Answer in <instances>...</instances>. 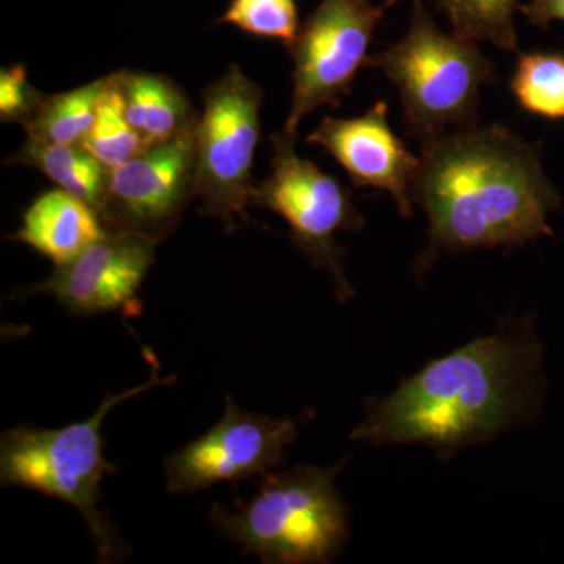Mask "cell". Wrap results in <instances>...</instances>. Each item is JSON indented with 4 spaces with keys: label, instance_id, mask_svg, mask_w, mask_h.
<instances>
[{
    "label": "cell",
    "instance_id": "1",
    "mask_svg": "<svg viewBox=\"0 0 564 564\" xmlns=\"http://www.w3.org/2000/svg\"><path fill=\"white\" fill-rule=\"evenodd\" d=\"M413 199L429 217L423 261L552 236L549 217L562 206L538 144L500 124L423 140Z\"/></svg>",
    "mask_w": 564,
    "mask_h": 564
},
{
    "label": "cell",
    "instance_id": "2",
    "mask_svg": "<svg viewBox=\"0 0 564 564\" xmlns=\"http://www.w3.org/2000/svg\"><path fill=\"white\" fill-rule=\"evenodd\" d=\"M540 361L533 334L477 337L370 400L350 437L369 445L421 444L441 455L486 443L532 413Z\"/></svg>",
    "mask_w": 564,
    "mask_h": 564
},
{
    "label": "cell",
    "instance_id": "3",
    "mask_svg": "<svg viewBox=\"0 0 564 564\" xmlns=\"http://www.w3.org/2000/svg\"><path fill=\"white\" fill-rule=\"evenodd\" d=\"M173 380L159 378L154 370L150 380L137 388L107 393L87 421L57 430L32 425L9 430L0 443V484L32 489L76 508L90 530L99 558L120 560L128 547L109 516L99 510L101 481L107 474L117 473L104 456L102 423L118 404Z\"/></svg>",
    "mask_w": 564,
    "mask_h": 564
},
{
    "label": "cell",
    "instance_id": "4",
    "mask_svg": "<svg viewBox=\"0 0 564 564\" xmlns=\"http://www.w3.org/2000/svg\"><path fill=\"white\" fill-rule=\"evenodd\" d=\"M339 467L299 466L263 477L234 510L215 503L212 524L262 563L323 564L340 554L348 514L336 486Z\"/></svg>",
    "mask_w": 564,
    "mask_h": 564
},
{
    "label": "cell",
    "instance_id": "5",
    "mask_svg": "<svg viewBox=\"0 0 564 564\" xmlns=\"http://www.w3.org/2000/svg\"><path fill=\"white\" fill-rule=\"evenodd\" d=\"M369 66L392 82L406 128L423 140L473 126L481 87L494 77V63L477 41L445 33L423 0H413L402 40L372 55Z\"/></svg>",
    "mask_w": 564,
    "mask_h": 564
},
{
    "label": "cell",
    "instance_id": "6",
    "mask_svg": "<svg viewBox=\"0 0 564 564\" xmlns=\"http://www.w3.org/2000/svg\"><path fill=\"white\" fill-rule=\"evenodd\" d=\"M263 93L239 66L203 91L195 128V198L203 214L226 231L236 229L252 206V165L261 141Z\"/></svg>",
    "mask_w": 564,
    "mask_h": 564
},
{
    "label": "cell",
    "instance_id": "7",
    "mask_svg": "<svg viewBox=\"0 0 564 564\" xmlns=\"http://www.w3.org/2000/svg\"><path fill=\"white\" fill-rule=\"evenodd\" d=\"M295 144L296 137L274 133L272 172L256 185L251 204L288 221L293 245L333 278L334 293L347 302L355 289L345 273L337 234L359 231L364 218L352 204L351 193L314 162L300 158Z\"/></svg>",
    "mask_w": 564,
    "mask_h": 564
},
{
    "label": "cell",
    "instance_id": "8",
    "mask_svg": "<svg viewBox=\"0 0 564 564\" xmlns=\"http://www.w3.org/2000/svg\"><path fill=\"white\" fill-rule=\"evenodd\" d=\"M403 0H321L288 46L293 62L292 106L284 131L299 135L304 117L323 106L339 107L364 66L386 13Z\"/></svg>",
    "mask_w": 564,
    "mask_h": 564
},
{
    "label": "cell",
    "instance_id": "9",
    "mask_svg": "<svg viewBox=\"0 0 564 564\" xmlns=\"http://www.w3.org/2000/svg\"><path fill=\"white\" fill-rule=\"evenodd\" d=\"M195 128L111 170L99 209L106 231L161 243L177 228L195 198Z\"/></svg>",
    "mask_w": 564,
    "mask_h": 564
},
{
    "label": "cell",
    "instance_id": "10",
    "mask_svg": "<svg viewBox=\"0 0 564 564\" xmlns=\"http://www.w3.org/2000/svg\"><path fill=\"white\" fill-rule=\"evenodd\" d=\"M296 436L299 429L292 419L248 413L228 395L220 422L166 458V489L193 494L265 475L284 459Z\"/></svg>",
    "mask_w": 564,
    "mask_h": 564
},
{
    "label": "cell",
    "instance_id": "11",
    "mask_svg": "<svg viewBox=\"0 0 564 564\" xmlns=\"http://www.w3.org/2000/svg\"><path fill=\"white\" fill-rule=\"evenodd\" d=\"M158 245L139 234L107 231L73 261L55 267L46 280L22 291V295L46 293L74 315L115 311L137 314V295L155 261Z\"/></svg>",
    "mask_w": 564,
    "mask_h": 564
},
{
    "label": "cell",
    "instance_id": "12",
    "mask_svg": "<svg viewBox=\"0 0 564 564\" xmlns=\"http://www.w3.org/2000/svg\"><path fill=\"white\" fill-rule=\"evenodd\" d=\"M307 143L328 151L355 187L388 192L400 215L413 217V185L421 158H415L392 131L388 102H375L355 118H323Z\"/></svg>",
    "mask_w": 564,
    "mask_h": 564
},
{
    "label": "cell",
    "instance_id": "13",
    "mask_svg": "<svg viewBox=\"0 0 564 564\" xmlns=\"http://www.w3.org/2000/svg\"><path fill=\"white\" fill-rule=\"evenodd\" d=\"M106 232L98 212L57 187L29 206L21 228L10 239L29 245L58 267L73 261Z\"/></svg>",
    "mask_w": 564,
    "mask_h": 564
},
{
    "label": "cell",
    "instance_id": "14",
    "mask_svg": "<svg viewBox=\"0 0 564 564\" xmlns=\"http://www.w3.org/2000/svg\"><path fill=\"white\" fill-rule=\"evenodd\" d=\"M115 79L126 118L144 148L166 143L195 128L199 113L176 82L141 70H118Z\"/></svg>",
    "mask_w": 564,
    "mask_h": 564
},
{
    "label": "cell",
    "instance_id": "15",
    "mask_svg": "<svg viewBox=\"0 0 564 564\" xmlns=\"http://www.w3.org/2000/svg\"><path fill=\"white\" fill-rule=\"evenodd\" d=\"M6 163L39 170L58 188L87 203L99 214L111 170L84 144L43 143L28 137L20 151L14 152Z\"/></svg>",
    "mask_w": 564,
    "mask_h": 564
},
{
    "label": "cell",
    "instance_id": "16",
    "mask_svg": "<svg viewBox=\"0 0 564 564\" xmlns=\"http://www.w3.org/2000/svg\"><path fill=\"white\" fill-rule=\"evenodd\" d=\"M107 76L74 90L47 95L25 132L33 140L54 144H84L95 124Z\"/></svg>",
    "mask_w": 564,
    "mask_h": 564
},
{
    "label": "cell",
    "instance_id": "17",
    "mask_svg": "<svg viewBox=\"0 0 564 564\" xmlns=\"http://www.w3.org/2000/svg\"><path fill=\"white\" fill-rule=\"evenodd\" d=\"M516 102L547 121L564 120V52H522L510 79Z\"/></svg>",
    "mask_w": 564,
    "mask_h": 564
},
{
    "label": "cell",
    "instance_id": "18",
    "mask_svg": "<svg viewBox=\"0 0 564 564\" xmlns=\"http://www.w3.org/2000/svg\"><path fill=\"white\" fill-rule=\"evenodd\" d=\"M452 31L477 43H489L502 51L518 50L514 13L519 0H433Z\"/></svg>",
    "mask_w": 564,
    "mask_h": 564
},
{
    "label": "cell",
    "instance_id": "19",
    "mask_svg": "<svg viewBox=\"0 0 564 564\" xmlns=\"http://www.w3.org/2000/svg\"><path fill=\"white\" fill-rule=\"evenodd\" d=\"M84 147L101 161L107 169L115 170L147 150L143 141L133 131L122 106L115 73L107 76L106 90L99 101L98 115Z\"/></svg>",
    "mask_w": 564,
    "mask_h": 564
},
{
    "label": "cell",
    "instance_id": "20",
    "mask_svg": "<svg viewBox=\"0 0 564 564\" xmlns=\"http://www.w3.org/2000/svg\"><path fill=\"white\" fill-rule=\"evenodd\" d=\"M218 22L254 36L281 41L285 47L302 28L296 0H231Z\"/></svg>",
    "mask_w": 564,
    "mask_h": 564
},
{
    "label": "cell",
    "instance_id": "21",
    "mask_svg": "<svg viewBox=\"0 0 564 564\" xmlns=\"http://www.w3.org/2000/svg\"><path fill=\"white\" fill-rule=\"evenodd\" d=\"M47 95L33 87L22 65L2 68L0 73V120L18 122L22 128L39 113Z\"/></svg>",
    "mask_w": 564,
    "mask_h": 564
},
{
    "label": "cell",
    "instance_id": "22",
    "mask_svg": "<svg viewBox=\"0 0 564 564\" xmlns=\"http://www.w3.org/2000/svg\"><path fill=\"white\" fill-rule=\"evenodd\" d=\"M519 10L527 20L541 28L554 21L564 22V0H529L525 6H519Z\"/></svg>",
    "mask_w": 564,
    "mask_h": 564
}]
</instances>
